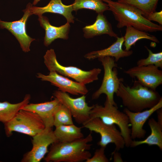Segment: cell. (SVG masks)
I'll use <instances>...</instances> for the list:
<instances>
[{"label":"cell","instance_id":"7c38bea8","mask_svg":"<svg viewBox=\"0 0 162 162\" xmlns=\"http://www.w3.org/2000/svg\"><path fill=\"white\" fill-rule=\"evenodd\" d=\"M124 72L143 86L154 90L162 84V71L154 65L138 66L130 68Z\"/></svg>","mask_w":162,"mask_h":162},{"label":"cell","instance_id":"2e32d148","mask_svg":"<svg viewBox=\"0 0 162 162\" xmlns=\"http://www.w3.org/2000/svg\"><path fill=\"white\" fill-rule=\"evenodd\" d=\"M40 26L45 30V34L44 43L48 46L56 39L61 38L67 40L68 38V34L70 28V23L67 22L59 27L51 25L48 18L42 15L38 16Z\"/></svg>","mask_w":162,"mask_h":162},{"label":"cell","instance_id":"f1b7e54d","mask_svg":"<svg viewBox=\"0 0 162 162\" xmlns=\"http://www.w3.org/2000/svg\"><path fill=\"white\" fill-rule=\"evenodd\" d=\"M148 20L153 21L158 23L160 25H162V11H156L149 14L145 17Z\"/></svg>","mask_w":162,"mask_h":162},{"label":"cell","instance_id":"ac0fdd59","mask_svg":"<svg viewBox=\"0 0 162 162\" xmlns=\"http://www.w3.org/2000/svg\"><path fill=\"white\" fill-rule=\"evenodd\" d=\"M31 10L32 14L38 16L47 12L60 14L65 17L67 22H74V17L72 14L73 10L72 4L64 5L61 0H51L46 5L42 7L33 6L32 4Z\"/></svg>","mask_w":162,"mask_h":162},{"label":"cell","instance_id":"30bf717a","mask_svg":"<svg viewBox=\"0 0 162 162\" xmlns=\"http://www.w3.org/2000/svg\"><path fill=\"white\" fill-rule=\"evenodd\" d=\"M32 137V148L24 155L21 162H40L48 152L49 146L58 141L52 128L46 127Z\"/></svg>","mask_w":162,"mask_h":162},{"label":"cell","instance_id":"d6986e66","mask_svg":"<svg viewBox=\"0 0 162 162\" xmlns=\"http://www.w3.org/2000/svg\"><path fill=\"white\" fill-rule=\"evenodd\" d=\"M82 30L84 36L86 38L103 34H107L116 38L118 37V35L113 31L111 24L103 13L98 14L94 22L86 26Z\"/></svg>","mask_w":162,"mask_h":162},{"label":"cell","instance_id":"8992f818","mask_svg":"<svg viewBox=\"0 0 162 162\" xmlns=\"http://www.w3.org/2000/svg\"><path fill=\"white\" fill-rule=\"evenodd\" d=\"M4 124L7 137L11 136L14 131L33 137L46 128L44 122L37 114L22 109L11 120Z\"/></svg>","mask_w":162,"mask_h":162},{"label":"cell","instance_id":"4316f807","mask_svg":"<svg viewBox=\"0 0 162 162\" xmlns=\"http://www.w3.org/2000/svg\"><path fill=\"white\" fill-rule=\"evenodd\" d=\"M147 50L148 56L146 58L139 60L137 62L138 66H146L149 65H154L158 68H162V52L153 53L147 46H145Z\"/></svg>","mask_w":162,"mask_h":162},{"label":"cell","instance_id":"4dcf8cb0","mask_svg":"<svg viewBox=\"0 0 162 162\" xmlns=\"http://www.w3.org/2000/svg\"><path fill=\"white\" fill-rule=\"evenodd\" d=\"M157 114L158 122L162 126V108H160L156 111Z\"/></svg>","mask_w":162,"mask_h":162},{"label":"cell","instance_id":"d4e9b609","mask_svg":"<svg viewBox=\"0 0 162 162\" xmlns=\"http://www.w3.org/2000/svg\"><path fill=\"white\" fill-rule=\"evenodd\" d=\"M159 0H117V1L128 4L137 8L145 17L156 11Z\"/></svg>","mask_w":162,"mask_h":162},{"label":"cell","instance_id":"9a60e30c","mask_svg":"<svg viewBox=\"0 0 162 162\" xmlns=\"http://www.w3.org/2000/svg\"><path fill=\"white\" fill-rule=\"evenodd\" d=\"M61 103L56 98L50 101L37 104H28L22 109L37 114L44 122L46 127L53 126L55 112Z\"/></svg>","mask_w":162,"mask_h":162},{"label":"cell","instance_id":"4fadbf2b","mask_svg":"<svg viewBox=\"0 0 162 162\" xmlns=\"http://www.w3.org/2000/svg\"><path fill=\"white\" fill-rule=\"evenodd\" d=\"M36 76L42 81L50 82L58 87V90L73 95H85L88 91L85 85L73 81L55 71H50L47 75L38 73Z\"/></svg>","mask_w":162,"mask_h":162},{"label":"cell","instance_id":"603a6c76","mask_svg":"<svg viewBox=\"0 0 162 162\" xmlns=\"http://www.w3.org/2000/svg\"><path fill=\"white\" fill-rule=\"evenodd\" d=\"M126 27V32L123 37L125 50H129L132 46L135 45L137 41L143 39L149 40L157 43L159 42L155 36L147 32L139 30L131 26Z\"/></svg>","mask_w":162,"mask_h":162},{"label":"cell","instance_id":"f546056e","mask_svg":"<svg viewBox=\"0 0 162 162\" xmlns=\"http://www.w3.org/2000/svg\"><path fill=\"white\" fill-rule=\"evenodd\" d=\"M112 155L114 162H122L123 161L121 154L118 152V151L115 150L112 152Z\"/></svg>","mask_w":162,"mask_h":162},{"label":"cell","instance_id":"52a82bcc","mask_svg":"<svg viewBox=\"0 0 162 162\" xmlns=\"http://www.w3.org/2000/svg\"><path fill=\"white\" fill-rule=\"evenodd\" d=\"M101 63L104 70V74L102 84L99 88L92 95L93 100L98 99L103 94H105L109 102L112 105L116 106L114 99V94L118 89L123 78H119L118 76V67L114 57L110 56L101 57L98 58Z\"/></svg>","mask_w":162,"mask_h":162},{"label":"cell","instance_id":"6da1fadb","mask_svg":"<svg viewBox=\"0 0 162 162\" xmlns=\"http://www.w3.org/2000/svg\"><path fill=\"white\" fill-rule=\"evenodd\" d=\"M116 94L121 99L125 108L134 112L153 107L162 98L156 90L143 86L137 80L134 81L131 87L121 82Z\"/></svg>","mask_w":162,"mask_h":162},{"label":"cell","instance_id":"3957f363","mask_svg":"<svg viewBox=\"0 0 162 162\" xmlns=\"http://www.w3.org/2000/svg\"><path fill=\"white\" fill-rule=\"evenodd\" d=\"M109 7L115 20L118 22L117 28L131 26L146 32H153L162 30L161 25L153 23L142 15L140 10L128 4L112 0H102Z\"/></svg>","mask_w":162,"mask_h":162},{"label":"cell","instance_id":"e0dca14e","mask_svg":"<svg viewBox=\"0 0 162 162\" xmlns=\"http://www.w3.org/2000/svg\"><path fill=\"white\" fill-rule=\"evenodd\" d=\"M116 39V41L107 48L90 52L85 55V58L89 60H92L101 57L110 56L114 57L116 62L121 58L131 55L133 51H126L122 48L124 41L123 37H118Z\"/></svg>","mask_w":162,"mask_h":162},{"label":"cell","instance_id":"1f68e13d","mask_svg":"<svg viewBox=\"0 0 162 162\" xmlns=\"http://www.w3.org/2000/svg\"><path fill=\"white\" fill-rule=\"evenodd\" d=\"M40 0H34L32 4L33 5H36Z\"/></svg>","mask_w":162,"mask_h":162},{"label":"cell","instance_id":"cb8c5ba5","mask_svg":"<svg viewBox=\"0 0 162 162\" xmlns=\"http://www.w3.org/2000/svg\"><path fill=\"white\" fill-rule=\"evenodd\" d=\"M72 4L73 10L77 11L82 9L93 10L97 13H103L109 10V7L102 0H75Z\"/></svg>","mask_w":162,"mask_h":162},{"label":"cell","instance_id":"44dd1931","mask_svg":"<svg viewBox=\"0 0 162 162\" xmlns=\"http://www.w3.org/2000/svg\"><path fill=\"white\" fill-rule=\"evenodd\" d=\"M30 99V94H27L23 100L18 103L0 102V122L4 124L11 120L20 110L29 104Z\"/></svg>","mask_w":162,"mask_h":162},{"label":"cell","instance_id":"8fae6325","mask_svg":"<svg viewBox=\"0 0 162 162\" xmlns=\"http://www.w3.org/2000/svg\"><path fill=\"white\" fill-rule=\"evenodd\" d=\"M32 4L28 3L27 4L26 9L23 10V16L18 20L8 22L0 19V28H5L10 32L18 41L22 50L25 52L30 51L31 44L35 40L27 34L26 29L27 21L32 15L31 10Z\"/></svg>","mask_w":162,"mask_h":162},{"label":"cell","instance_id":"5bb4252c","mask_svg":"<svg viewBox=\"0 0 162 162\" xmlns=\"http://www.w3.org/2000/svg\"><path fill=\"white\" fill-rule=\"evenodd\" d=\"M162 107V98L153 107L140 112H134L125 108L123 112L128 117L131 126V137L132 140L143 138L146 133L143 126L149 118L158 109Z\"/></svg>","mask_w":162,"mask_h":162},{"label":"cell","instance_id":"277c9868","mask_svg":"<svg viewBox=\"0 0 162 162\" xmlns=\"http://www.w3.org/2000/svg\"><path fill=\"white\" fill-rule=\"evenodd\" d=\"M98 118L104 123L117 125L124 138L125 146H130L132 140L128 116L124 112L119 110L117 105L110 103L106 98L104 105H93L90 112V119Z\"/></svg>","mask_w":162,"mask_h":162},{"label":"cell","instance_id":"ffe728a7","mask_svg":"<svg viewBox=\"0 0 162 162\" xmlns=\"http://www.w3.org/2000/svg\"><path fill=\"white\" fill-rule=\"evenodd\" d=\"M148 125L151 132L145 139L140 141L132 140L130 147H134L142 144L149 146L155 145L162 150V126L160 125L154 118H150Z\"/></svg>","mask_w":162,"mask_h":162},{"label":"cell","instance_id":"484cf974","mask_svg":"<svg viewBox=\"0 0 162 162\" xmlns=\"http://www.w3.org/2000/svg\"><path fill=\"white\" fill-rule=\"evenodd\" d=\"M72 117L69 109L61 103L54 113L53 126L73 124Z\"/></svg>","mask_w":162,"mask_h":162},{"label":"cell","instance_id":"ba28073f","mask_svg":"<svg viewBox=\"0 0 162 162\" xmlns=\"http://www.w3.org/2000/svg\"><path fill=\"white\" fill-rule=\"evenodd\" d=\"M83 127L100 135V139L98 145L100 147L106 148L108 144L112 143L115 146V150L118 151L125 146L121 131L117 129L115 125L106 124L100 118H95L89 120L83 125Z\"/></svg>","mask_w":162,"mask_h":162},{"label":"cell","instance_id":"7402d4cb","mask_svg":"<svg viewBox=\"0 0 162 162\" xmlns=\"http://www.w3.org/2000/svg\"><path fill=\"white\" fill-rule=\"evenodd\" d=\"M54 132L58 141L62 142H70L84 137L81 128L74 124L56 127Z\"/></svg>","mask_w":162,"mask_h":162},{"label":"cell","instance_id":"9c48e42d","mask_svg":"<svg viewBox=\"0 0 162 162\" xmlns=\"http://www.w3.org/2000/svg\"><path fill=\"white\" fill-rule=\"evenodd\" d=\"M53 94L55 98L69 109L77 123L83 125L89 120L90 111L93 105L91 106L88 105L86 102L85 95L73 98L67 93L58 90L55 91Z\"/></svg>","mask_w":162,"mask_h":162},{"label":"cell","instance_id":"5b68a950","mask_svg":"<svg viewBox=\"0 0 162 162\" xmlns=\"http://www.w3.org/2000/svg\"><path fill=\"white\" fill-rule=\"evenodd\" d=\"M44 58V63L50 71H55L85 85L98 80L101 71L99 68L85 71L74 66L62 65L57 60L54 50L52 49L46 51Z\"/></svg>","mask_w":162,"mask_h":162},{"label":"cell","instance_id":"7a4b0ae2","mask_svg":"<svg viewBox=\"0 0 162 162\" xmlns=\"http://www.w3.org/2000/svg\"><path fill=\"white\" fill-rule=\"evenodd\" d=\"M93 140L90 133L86 137L69 142L57 141L52 144L44 158L46 162H80L92 157L88 151Z\"/></svg>","mask_w":162,"mask_h":162},{"label":"cell","instance_id":"83f0119b","mask_svg":"<svg viewBox=\"0 0 162 162\" xmlns=\"http://www.w3.org/2000/svg\"><path fill=\"white\" fill-rule=\"evenodd\" d=\"M106 148L100 147L96 150L94 155L87 159L86 162H108L109 160L105 154Z\"/></svg>","mask_w":162,"mask_h":162}]
</instances>
